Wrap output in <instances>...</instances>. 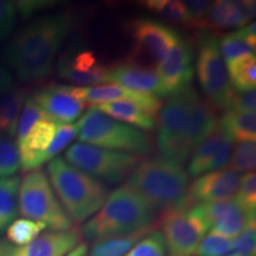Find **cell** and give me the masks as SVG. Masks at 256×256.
I'll return each mask as SVG.
<instances>
[{
  "label": "cell",
  "instance_id": "12",
  "mask_svg": "<svg viewBox=\"0 0 256 256\" xmlns=\"http://www.w3.org/2000/svg\"><path fill=\"white\" fill-rule=\"evenodd\" d=\"M156 74L166 98L191 87L194 76V44L182 36L168 56L158 64Z\"/></svg>",
  "mask_w": 256,
  "mask_h": 256
},
{
  "label": "cell",
  "instance_id": "36",
  "mask_svg": "<svg viewBox=\"0 0 256 256\" xmlns=\"http://www.w3.org/2000/svg\"><path fill=\"white\" fill-rule=\"evenodd\" d=\"M124 256H166V244L160 230L152 229Z\"/></svg>",
  "mask_w": 256,
  "mask_h": 256
},
{
  "label": "cell",
  "instance_id": "39",
  "mask_svg": "<svg viewBox=\"0 0 256 256\" xmlns=\"http://www.w3.org/2000/svg\"><path fill=\"white\" fill-rule=\"evenodd\" d=\"M256 232L255 222L249 226L232 240L229 255L232 256H255Z\"/></svg>",
  "mask_w": 256,
  "mask_h": 256
},
{
  "label": "cell",
  "instance_id": "33",
  "mask_svg": "<svg viewBox=\"0 0 256 256\" xmlns=\"http://www.w3.org/2000/svg\"><path fill=\"white\" fill-rule=\"evenodd\" d=\"M20 168L17 144L0 133V179L14 176Z\"/></svg>",
  "mask_w": 256,
  "mask_h": 256
},
{
  "label": "cell",
  "instance_id": "24",
  "mask_svg": "<svg viewBox=\"0 0 256 256\" xmlns=\"http://www.w3.org/2000/svg\"><path fill=\"white\" fill-rule=\"evenodd\" d=\"M28 98L26 89L14 87L0 95V133L16 136L19 116Z\"/></svg>",
  "mask_w": 256,
  "mask_h": 256
},
{
  "label": "cell",
  "instance_id": "44",
  "mask_svg": "<svg viewBox=\"0 0 256 256\" xmlns=\"http://www.w3.org/2000/svg\"><path fill=\"white\" fill-rule=\"evenodd\" d=\"M16 18H17V10L14 2L0 0V40H4L11 34Z\"/></svg>",
  "mask_w": 256,
  "mask_h": 256
},
{
  "label": "cell",
  "instance_id": "11",
  "mask_svg": "<svg viewBox=\"0 0 256 256\" xmlns=\"http://www.w3.org/2000/svg\"><path fill=\"white\" fill-rule=\"evenodd\" d=\"M60 78L81 87L110 84V68L104 66L92 51L70 48L57 62Z\"/></svg>",
  "mask_w": 256,
  "mask_h": 256
},
{
  "label": "cell",
  "instance_id": "32",
  "mask_svg": "<svg viewBox=\"0 0 256 256\" xmlns=\"http://www.w3.org/2000/svg\"><path fill=\"white\" fill-rule=\"evenodd\" d=\"M218 46L220 56L226 66L242 57L252 55L255 50L236 31L224 34L218 40Z\"/></svg>",
  "mask_w": 256,
  "mask_h": 256
},
{
  "label": "cell",
  "instance_id": "20",
  "mask_svg": "<svg viewBox=\"0 0 256 256\" xmlns=\"http://www.w3.org/2000/svg\"><path fill=\"white\" fill-rule=\"evenodd\" d=\"M82 234L78 228L40 234L30 244L17 248L16 256H66L80 244Z\"/></svg>",
  "mask_w": 256,
  "mask_h": 256
},
{
  "label": "cell",
  "instance_id": "27",
  "mask_svg": "<svg viewBox=\"0 0 256 256\" xmlns=\"http://www.w3.org/2000/svg\"><path fill=\"white\" fill-rule=\"evenodd\" d=\"M20 178L17 176L0 179V236L18 215V190Z\"/></svg>",
  "mask_w": 256,
  "mask_h": 256
},
{
  "label": "cell",
  "instance_id": "15",
  "mask_svg": "<svg viewBox=\"0 0 256 256\" xmlns=\"http://www.w3.org/2000/svg\"><path fill=\"white\" fill-rule=\"evenodd\" d=\"M46 119L60 126L70 124L81 116L87 104L74 98L68 86L49 84L31 95Z\"/></svg>",
  "mask_w": 256,
  "mask_h": 256
},
{
  "label": "cell",
  "instance_id": "8",
  "mask_svg": "<svg viewBox=\"0 0 256 256\" xmlns=\"http://www.w3.org/2000/svg\"><path fill=\"white\" fill-rule=\"evenodd\" d=\"M66 160L80 171L100 182L119 184L128 178L139 164V156L108 151L83 142L74 144L66 150Z\"/></svg>",
  "mask_w": 256,
  "mask_h": 256
},
{
  "label": "cell",
  "instance_id": "38",
  "mask_svg": "<svg viewBox=\"0 0 256 256\" xmlns=\"http://www.w3.org/2000/svg\"><path fill=\"white\" fill-rule=\"evenodd\" d=\"M40 119H46V115L43 114V112L38 107V104L34 101V98L28 96L26 101H25L23 110H22L20 116H19L18 120L17 132H16L17 142H20L28 133V130L34 127V124Z\"/></svg>",
  "mask_w": 256,
  "mask_h": 256
},
{
  "label": "cell",
  "instance_id": "49",
  "mask_svg": "<svg viewBox=\"0 0 256 256\" xmlns=\"http://www.w3.org/2000/svg\"><path fill=\"white\" fill-rule=\"evenodd\" d=\"M88 244L87 243H80L76 248H74L66 256H87Z\"/></svg>",
  "mask_w": 256,
  "mask_h": 256
},
{
  "label": "cell",
  "instance_id": "41",
  "mask_svg": "<svg viewBox=\"0 0 256 256\" xmlns=\"http://www.w3.org/2000/svg\"><path fill=\"white\" fill-rule=\"evenodd\" d=\"M236 198L246 208L255 210L256 208V176L254 172H248L242 176Z\"/></svg>",
  "mask_w": 256,
  "mask_h": 256
},
{
  "label": "cell",
  "instance_id": "6",
  "mask_svg": "<svg viewBox=\"0 0 256 256\" xmlns=\"http://www.w3.org/2000/svg\"><path fill=\"white\" fill-rule=\"evenodd\" d=\"M18 211L25 218L44 224L52 232L72 228V220L60 206L49 178L42 170L30 171L22 179Z\"/></svg>",
  "mask_w": 256,
  "mask_h": 256
},
{
  "label": "cell",
  "instance_id": "2",
  "mask_svg": "<svg viewBox=\"0 0 256 256\" xmlns=\"http://www.w3.org/2000/svg\"><path fill=\"white\" fill-rule=\"evenodd\" d=\"M156 210L127 184L115 188L100 210L80 230L88 241L128 235L152 226Z\"/></svg>",
  "mask_w": 256,
  "mask_h": 256
},
{
  "label": "cell",
  "instance_id": "1",
  "mask_svg": "<svg viewBox=\"0 0 256 256\" xmlns=\"http://www.w3.org/2000/svg\"><path fill=\"white\" fill-rule=\"evenodd\" d=\"M76 25L72 12L44 16L20 28L6 44L5 58L22 81L50 75L56 55Z\"/></svg>",
  "mask_w": 256,
  "mask_h": 256
},
{
  "label": "cell",
  "instance_id": "29",
  "mask_svg": "<svg viewBox=\"0 0 256 256\" xmlns=\"http://www.w3.org/2000/svg\"><path fill=\"white\" fill-rule=\"evenodd\" d=\"M230 84L235 92H248L256 86V57L255 54L242 57L228 64Z\"/></svg>",
  "mask_w": 256,
  "mask_h": 256
},
{
  "label": "cell",
  "instance_id": "3",
  "mask_svg": "<svg viewBox=\"0 0 256 256\" xmlns=\"http://www.w3.org/2000/svg\"><path fill=\"white\" fill-rule=\"evenodd\" d=\"M188 183L190 176L183 165L162 156H153L140 160L126 184L154 210H168L186 208Z\"/></svg>",
  "mask_w": 256,
  "mask_h": 256
},
{
  "label": "cell",
  "instance_id": "9",
  "mask_svg": "<svg viewBox=\"0 0 256 256\" xmlns=\"http://www.w3.org/2000/svg\"><path fill=\"white\" fill-rule=\"evenodd\" d=\"M196 69L206 101L215 110H226L235 92L220 56L218 40L209 31H202L197 36Z\"/></svg>",
  "mask_w": 256,
  "mask_h": 256
},
{
  "label": "cell",
  "instance_id": "21",
  "mask_svg": "<svg viewBox=\"0 0 256 256\" xmlns=\"http://www.w3.org/2000/svg\"><path fill=\"white\" fill-rule=\"evenodd\" d=\"M217 127L215 110L200 98L192 106L183 138L184 154L188 160L197 146Z\"/></svg>",
  "mask_w": 256,
  "mask_h": 256
},
{
  "label": "cell",
  "instance_id": "37",
  "mask_svg": "<svg viewBox=\"0 0 256 256\" xmlns=\"http://www.w3.org/2000/svg\"><path fill=\"white\" fill-rule=\"evenodd\" d=\"M232 238L210 232L202 240L194 256H224L228 254Z\"/></svg>",
  "mask_w": 256,
  "mask_h": 256
},
{
  "label": "cell",
  "instance_id": "30",
  "mask_svg": "<svg viewBox=\"0 0 256 256\" xmlns=\"http://www.w3.org/2000/svg\"><path fill=\"white\" fill-rule=\"evenodd\" d=\"M46 226L28 218L16 220L6 229V241L11 244L24 247L34 242Z\"/></svg>",
  "mask_w": 256,
  "mask_h": 256
},
{
  "label": "cell",
  "instance_id": "7",
  "mask_svg": "<svg viewBox=\"0 0 256 256\" xmlns=\"http://www.w3.org/2000/svg\"><path fill=\"white\" fill-rule=\"evenodd\" d=\"M194 87L168 96L156 119V147L159 156L184 165L188 162L183 150V138L191 108L198 100Z\"/></svg>",
  "mask_w": 256,
  "mask_h": 256
},
{
  "label": "cell",
  "instance_id": "23",
  "mask_svg": "<svg viewBox=\"0 0 256 256\" xmlns=\"http://www.w3.org/2000/svg\"><path fill=\"white\" fill-rule=\"evenodd\" d=\"M252 222H255V210L248 209L238 198L232 197L222 215L211 226V232L232 238Z\"/></svg>",
  "mask_w": 256,
  "mask_h": 256
},
{
  "label": "cell",
  "instance_id": "13",
  "mask_svg": "<svg viewBox=\"0 0 256 256\" xmlns=\"http://www.w3.org/2000/svg\"><path fill=\"white\" fill-rule=\"evenodd\" d=\"M130 32L138 52L145 54L158 64L168 56L182 37L174 28L151 19H136L132 22Z\"/></svg>",
  "mask_w": 256,
  "mask_h": 256
},
{
  "label": "cell",
  "instance_id": "16",
  "mask_svg": "<svg viewBox=\"0 0 256 256\" xmlns=\"http://www.w3.org/2000/svg\"><path fill=\"white\" fill-rule=\"evenodd\" d=\"M68 90L74 98H78L86 104H92V107L108 104V102L130 100L142 104L144 110L153 118L159 113L160 108L162 107V101L154 95L130 92L114 83L95 86V87H70L68 86Z\"/></svg>",
  "mask_w": 256,
  "mask_h": 256
},
{
  "label": "cell",
  "instance_id": "19",
  "mask_svg": "<svg viewBox=\"0 0 256 256\" xmlns=\"http://www.w3.org/2000/svg\"><path fill=\"white\" fill-rule=\"evenodd\" d=\"M255 17V2L218 0L211 2L206 14V28L223 31L232 28H243Z\"/></svg>",
  "mask_w": 256,
  "mask_h": 256
},
{
  "label": "cell",
  "instance_id": "5",
  "mask_svg": "<svg viewBox=\"0 0 256 256\" xmlns=\"http://www.w3.org/2000/svg\"><path fill=\"white\" fill-rule=\"evenodd\" d=\"M78 124L80 142L139 156L154 151L152 138L146 132L112 119L92 107Z\"/></svg>",
  "mask_w": 256,
  "mask_h": 256
},
{
  "label": "cell",
  "instance_id": "22",
  "mask_svg": "<svg viewBox=\"0 0 256 256\" xmlns=\"http://www.w3.org/2000/svg\"><path fill=\"white\" fill-rule=\"evenodd\" d=\"M92 108L101 112L112 119L127 124L142 130H152L156 127L154 118L144 110V107L136 101L120 100L108 104L92 106Z\"/></svg>",
  "mask_w": 256,
  "mask_h": 256
},
{
  "label": "cell",
  "instance_id": "14",
  "mask_svg": "<svg viewBox=\"0 0 256 256\" xmlns=\"http://www.w3.org/2000/svg\"><path fill=\"white\" fill-rule=\"evenodd\" d=\"M241 176L230 168L211 171L197 177L188 185L185 206L191 208L197 204L229 200L238 191Z\"/></svg>",
  "mask_w": 256,
  "mask_h": 256
},
{
  "label": "cell",
  "instance_id": "48",
  "mask_svg": "<svg viewBox=\"0 0 256 256\" xmlns=\"http://www.w3.org/2000/svg\"><path fill=\"white\" fill-rule=\"evenodd\" d=\"M17 247L4 238H0V256H16Z\"/></svg>",
  "mask_w": 256,
  "mask_h": 256
},
{
  "label": "cell",
  "instance_id": "43",
  "mask_svg": "<svg viewBox=\"0 0 256 256\" xmlns=\"http://www.w3.org/2000/svg\"><path fill=\"white\" fill-rule=\"evenodd\" d=\"M256 108V90L234 92L228 108L226 110L242 112V113H255Z\"/></svg>",
  "mask_w": 256,
  "mask_h": 256
},
{
  "label": "cell",
  "instance_id": "35",
  "mask_svg": "<svg viewBox=\"0 0 256 256\" xmlns=\"http://www.w3.org/2000/svg\"><path fill=\"white\" fill-rule=\"evenodd\" d=\"M78 134V124H62V126L57 127L56 134L54 136L52 142L44 152V154L40 156V166H42L46 162H50L60 152H62L70 142L75 139L76 136Z\"/></svg>",
  "mask_w": 256,
  "mask_h": 256
},
{
  "label": "cell",
  "instance_id": "46",
  "mask_svg": "<svg viewBox=\"0 0 256 256\" xmlns=\"http://www.w3.org/2000/svg\"><path fill=\"white\" fill-rule=\"evenodd\" d=\"M238 34L252 48L256 46V25L255 23H249L246 26L238 28Z\"/></svg>",
  "mask_w": 256,
  "mask_h": 256
},
{
  "label": "cell",
  "instance_id": "17",
  "mask_svg": "<svg viewBox=\"0 0 256 256\" xmlns=\"http://www.w3.org/2000/svg\"><path fill=\"white\" fill-rule=\"evenodd\" d=\"M110 83L128 90L165 98L156 70L136 62H122L110 68Z\"/></svg>",
  "mask_w": 256,
  "mask_h": 256
},
{
  "label": "cell",
  "instance_id": "4",
  "mask_svg": "<svg viewBox=\"0 0 256 256\" xmlns=\"http://www.w3.org/2000/svg\"><path fill=\"white\" fill-rule=\"evenodd\" d=\"M50 184L60 206L76 223L86 222L104 206L108 188L63 158H54L48 165Z\"/></svg>",
  "mask_w": 256,
  "mask_h": 256
},
{
  "label": "cell",
  "instance_id": "31",
  "mask_svg": "<svg viewBox=\"0 0 256 256\" xmlns=\"http://www.w3.org/2000/svg\"><path fill=\"white\" fill-rule=\"evenodd\" d=\"M144 6L164 20L172 24L188 25V18L183 2L177 0H148L144 2Z\"/></svg>",
  "mask_w": 256,
  "mask_h": 256
},
{
  "label": "cell",
  "instance_id": "28",
  "mask_svg": "<svg viewBox=\"0 0 256 256\" xmlns=\"http://www.w3.org/2000/svg\"><path fill=\"white\" fill-rule=\"evenodd\" d=\"M152 229L153 226H148L139 232L128 234V235L95 242L90 249L89 256H124Z\"/></svg>",
  "mask_w": 256,
  "mask_h": 256
},
{
  "label": "cell",
  "instance_id": "40",
  "mask_svg": "<svg viewBox=\"0 0 256 256\" xmlns=\"http://www.w3.org/2000/svg\"><path fill=\"white\" fill-rule=\"evenodd\" d=\"M211 2L204 0H191L183 2L188 18V26L206 28V14Z\"/></svg>",
  "mask_w": 256,
  "mask_h": 256
},
{
  "label": "cell",
  "instance_id": "26",
  "mask_svg": "<svg viewBox=\"0 0 256 256\" xmlns=\"http://www.w3.org/2000/svg\"><path fill=\"white\" fill-rule=\"evenodd\" d=\"M222 134L223 130L217 124L214 132L209 134L197 146V148L192 153L188 166L186 172L190 177H200V176L209 172V168L212 162L214 156H215L217 147H218L220 139H222Z\"/></svg>",
  "mask_w": 256,
  "mask_h": 256
},
{
  "label": "cell",
  "instance_id": "45",
  "mask_svg": "<svg viewBox=\"0 0 256 256\" xmlns=\"http://www.w3.org/2000/svg\"><path fill=\"white\" fill-rule=\"evenodd\" d=\"M55 2H14V6L17 12L20 14L23 18L30 17L31 14H36L38 11H42V10L50 8V6H54Z\"/></svg>",
  "mask_w": 256,
  "mask_h": 256
},
{
  "label": "cell",
  "instance_id": "18",
  "mask_svg": "<svg viewBox=\"0 0 256 256\" xmlns=\"http://www.w3.org/2000/svg\"><path fill=\"white\" fill-rule=\"evenodd\" d=\"M58 126L60 124L49 119H40L34 124L26 136L17 142L20 168L23 171H34L40 168V156L52 142Z\"/></svg>",
  "mask_w": 256,
  "mask_h": 256
},
{
  "label": "cell",
  "instance_id": "42",
  "mask_svg": "<svg viewBox=\"0 0 256 256\" xmlns=\"http://www.w3.org/2000/svg\"><path fill=\"white\" fill-rule=\"evenodd\" d=\"M220 130H222V128H220ZM232 148H234V139L229 136L228 133L223 130L222 139H220V145L217 147L215 156H214L212 162H211L209 168V172L226 168V166L229 164L230 156H232Z\"/></svg>",
  "mask_w": 256,
  "mask_h": 256
},
{
  "label": "cell",
  "instance_id": "50",
  "mask_svg": "<svg viewBox=\"0 0 256 256\" xmlns=\"http://www.w3.org/2000/svg\"><path fill=\"white\" fill-rule=\"evenodd\" d=\"M228 256H232V255H228Z\"/></svg>",
  "mask_w": 256,
  "mask_h": 256
},
{
  "label": "cell",
  "instance_id": "10",
  "mask_svg": "<svg viewBox=\"0 0 256 256\" xmlns=\"http://www.w3.org/2000/svg\"><path fill=\"white\" fill-rule=\"evenodd\" d=\"M156 226L162 229L168 256H194L210 228L197 206L164 210Z\"/></svg>",
  "mask_w": 256,
  "mask_h": 256
},
{
  "label": "cell",
  "instance_id": "25",
  "mask_svg": "<svg viewBox=\"0 0 256 256\" xmlns=\"http://www.w3.org/2000/svg\"><path fill=\"white\" fill-rule=\"evenodd\" d=\"M220 128L232 138L234 142H255L256 116L255 113L226 110L217 121Z\"/></svg>",
  "mask_w": 256,
  "mask_h": 256
},
{
  "label": "cell",
  "instance_id": "47",
  "mask_svg": "<svg viewBox=\"0 0 256 256\" xmlns=\"http://www.w3.org/2000/svg\"><path fill=\"white\" fill-rule=\"evenodd\" d=\"M12 76L8 69L0 62V95L12 88Z\"/></svg>",
  "mask_w": 256,
  "mask_h": 256
},
{
  "label": "cell",
  "instance_id": "34",
  "mask_svg": "<svg viewBox=\"0 0 256 256\" xmlns=\"http://www.w3.org/2000/svg\"><path fill=\"white\" fill-rule=\"evenodd\" d=\"M256 162V145L255 142H241L235 147L229 160L230 170L236 174L241 172H254Z\"/></svg>",
  "mask_w": 256,
  "mask_h": 256
}]
</instances>
